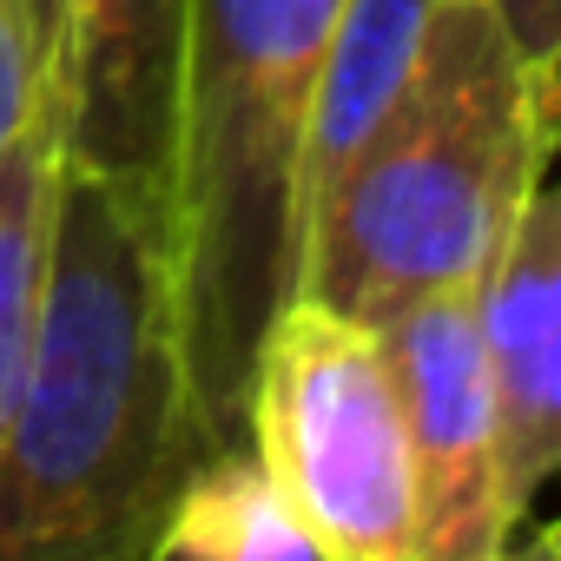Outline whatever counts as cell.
Listing matches in <instances>:
<instances>
[{"mask_svg":"<svg viewBox=\"0 0 561 561\" xmlns=\"http://www.w3.org/2000/svg\"><path fill=\"white\" fill-rule=\"evenodd\" d=\"M198 456L172 211L60 152L41 324L0 443V561L152 554Z\"/></svg>","mask_w":561,"mask_h":561,"instance_id":"obj_1","label":"cell"},{"mask_svg":"<svg viewBox=\"0 0 561 561\" xmlns=\"http://www.w3.org/2000/svg\"><path fill=\"white\" fill-rule=\"evenodd\" d=\"M331 8L337 0H192L172 139V277L205 456L251 443L257 351L305 277V165Z\"/></svg>","mask_w":561,"mask_h":561,"instance_id":"obj_2","label":"cell"},{"mask_svg":"<svg viewBox=\"0 0 561 561\" xmlns=\"http://www.w3.org/2000/svg\"><path fill=\"white\" fill-rule=\"evenodd\" d=\"M554 113L561 93L535 87L482 0H443L410 87L305 225L298 298L383 324L423 298L482 291Z\"/></svg>","mask_w":561,"mask_h":561,"instance_id":"obj_3","label":"cell"},{"mask_svg":"<svg viewBox=\"0 0 561 561\" xmlns=\"http://www.w3.org/2000/svg\"><path fill=\"white\" fill-rule=\"evenodd\" d=\"M244 436L324 561H416V469L377 324L291 298L257 351Z\"/></svg>","mask_w":561,"mask_h":561,"instance_id":"obj_4","label":"cell"},{"mask_svg":"<svg viewBox=\"0 0 561 561\" xmlns=\"http://www.w3.org/2000/svg\"><path fill=\"white\" fill-rule=\"evenodd\" d=\"M410 469H416V561H495L515 548L502 489V403L476 318V291L423 298L377 324Z\"/></svg>","mask_w":561,"mask_h":561,"instance_id":"obj_5","label":"cell"},{"mask_svg":"<svg viewBox=\"0 0 561 561\" xmlns=\"http://www.w3.org/2000/svg\"><path fill=\"white\" fill-rule=\"evenodd\" d=\"M41 21L60 152L172 211L192 0H41Z\"/></svg>","mask_w":561,"mask_h":561,"instance_id":"obj_6","label":"cell"},{"mask_svg":"<svg viewBox=\"0 0 561 561\" xmlns=\"http://www.w3.org/2000/svg\"><path fill=\"white\" fill-rule=\"evenodd\" d=\"M495 403H502V489L522 522L561 489V113L548 119L535 185L476 291Z\"/></svg>","mask_w":561,"mask_h":561,"instance_id":"obj_7","label":"cell"},{"mask_svg":"<svg viewBox=\"0 0 561 561\" xmlns=\"http://www.w3.org/2000/svg\"><path fill=\"white\" fill-rule=\"evenodd\" d=\"M443 0H337L318 60V106H311V165H305V225L318 198L344 179V165L370 146L383 113L416 73Z\"/></svg>","mask_w":561,"mask_h":561,"instance_id":"obj_8","label":"cell"},{"mask_svg":"<svg viewBox=\"0 0 561 561\" xmlns=\"http://www.w3.org/2000/svg\"><path fill=\"white\" fill-rule=\"evenodd\" d=\"M159 561H324L318 535L298 522L277 476L251 443L198 456L152 535Z\"/></svg>","mask_w":561,"mask_h":561,"instance_id":"obj_9","label":"cell"},{"mask_svg":"<svg viewBox=\"0 0 561 561\" xmlns=\"http://www.w3.org/2000/svg\"><path fill=\"white\" fill-rule=\"evenodd\" d=\"M54 192H60V119H54V100H41L27 133L0 159V443H8L14 397L27 377V351H34V324H41Z\"/></svg>","mask_w":561,"mask_h":561,"instance_id":"obj_10","label":"cell"},{"mask_svg":"<svg viewBox=\"0 0 561 561\" xmlns=\"http://www.w3.org/2000/svg\"><path fill=\"white\" fill-rule=\"evenodd\" d=\"M47 100V21L41 0H0V159Z\"/></svg>","mask_w":561,"mask_h":561,"instance_id":"obj_11","label":"cell"},{"mask_svg":"<svg viewBox=\"0 0 561 561\" xmlns=\"http://www.w3.org/2000/svg\"><path fill=\"white\" fill-rule=\"evenodd\" d=\"M502 21V34L515 41V54L528 60L541 93H561V0H482Z\"/></svg>","mask_w":561,"mask_h":561,"instance_id":"obj_12","label":"cell"}]
</instances>
